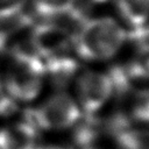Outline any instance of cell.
I'll list each match as a JSON object with an SVG mask.
<instances>
[{
  "instance_id": "2e32d148",
  "label": "cell",
  "mask_w": 149,
  "mask_h": 149,
  "mask_svg": "<svg viewBox=\"0 0 149 149\" xmlns=\"http://www.w3.org/2000/svg\"><path fill=\"white\" fill-rule=\"evenodd\" d=\"M90 1H92V2H94V3H104V2H106V1H108V0H90Z\"/></svg>"
},
{
  "instance_id": "ba28073f",
  "label": "cell",
  "mask_w": 149,
  "mask_h": 149,
  "mask_svg": "<svg viewBox=\"0 0 149 149\" xmlns=\"http://www.w3.org/2000/svg\"><path fill=\"white\" fill-rule=\"evenodd\" d=\"M105 130V122L95 114L80 115L79 120L73 125L72 140L73 144L79 149H92Z\"/></svg>"
},
{
  "instance_id": "9c48e42d",
  "label": "cell",
  "mask_w": 149,
  "mask_h": 149,
  "mask_svg": "<svg viewBox=\"0 0 149 149\" xmlns=\"http://www.w3.org/2000/svg\"><path fill=\"white\" fill-rule=\"evenodd\" d=\"M119 15L129 28H137L149 19V0H115Z\"/></svg>"
},
{
  "instance_id": "5bb4252c",
  "label": "cell",
  "mask_w": 149,
  "mask_h": 149,
  "mask_svg": "<svg viewBox=\"0 0 149 149\" xmlns=\"http://www.w3.org/2000/svg\"><path fill=\"white\" fill-rule=\"evenodd\" d=\"M27 0H0V19L21 13Z\"/></svg>"
},
{
  "instance_id": "52a82bcc",
  "label": "cell",
  "mask_w": 149,
  "mask_h": 149,
  "mask_svg": "<svg viewBox=\"0 0 149 149\" xmlns=\"http://www.w3.org/2000/svg\"><path fill=\"white\" fill-rule=\"evenodd\" d=\"M79 65L78 62L68 54L45 59L44 74H48L55 87H66L76 77Z\"/></svg>"
},
{
  "instance_id": "5b68a950",
  "label": "cell",
  "mask_w": 149,
  "mask_h": 149,
  "mask_svg": "<svg viewBox=\"0 0 149 149\" xmlns=\"http://www.w3.org/2000/svg\"><path fill=\"white\" fill-rule=\"evenodd\" d=\"M30 43L35 52L44 59L68 54L72 36L55 22H43L30 31Z\"/></svg>"
},
{
  "instance_id": "30bf717a",
  "label": "cell",
  "mask_w": 149,
  "mask_h": 149,
  "mask_svg": "<svg viewBox=\"0 0 149 149\" xmlns=\"http://www.w3.org/2000/svg\"><path fill=\"white\" fill-rule=\"evenodd\" d=\"M35 12L45 17H57L76 6V0H33Z\"/></svg>"
},
{
  "instance_id": "9a60e30c",
  "label": "cell",
  "mask_w": 149,
  "mask_h": 149,
  "mask_svg": "<svg viewBox=\"0 0 149 149\" xmlns=\"http://www.w3.org/2000/svg\"><path fill=\"white\" fill-rule=\"evenodd\" d=\"M35 149H66V148L57 147V146H47V147H40V148H35Z\"/></svg>"
},
{
  "instance_id": "7a4b0ae2",
  "label": "cell",
  "mask_w": 149,
  "mask_h": 149,
  "mask_svg": "<svg viewBox=\"0 0 149 149\" xmlns=\"http://www.w3.org/2000/svg\"><path fill=\"white\" fill-rule=\"evenodd\" d=\"M12 63L6 74V90L12 99L31 101L42 88L44 63L28 42L10 52Z\"/></svg>"
},
{
  "instance_id": "8992f818",
  "label": "cell",
  "mask_w": 149,
  "mask_h": 149,
  "mask_svg": "<svg viewBox=\"0 0 149 149\" xmlns=\"http://www.w3.org/2000/svg\"><path fill=\"white\" fill-rule=\"evenodd\" d=\"M37 129L27 121L0 129V149H35Z\"/></svg>"
},
{
  "instance_id": "3957f363",
  "label": "cell",
  "mask_w": 149,
  "mask_h": 149,
  "mask_svg": "<svg viewBox=\"0 0 149 149\" xmlns=\"http://www.w3.org/2000/svg\"><path fill=\"white\" fill-rule=\"evenodd\" d=\"M80 118V109L76 101L65 93H57L36 108L26 112V121L37 130H59L73 127Z\"/></svg>"
},
{
  "instance_id": "8fae6325",
  "label": "cell",
  "mask_w": 149,
  "mask_h": 149,
  "mask_svg": "<svg viewBox=\"0 0 149 149\" xmlns=\"http://www.w3.org/2000/svg\"><path fill=\"white\" fill-rule=\"evenodd\" d=\"M128 115L134 122L149 123V88H142L133 93Z\"/></svg>"
},
{
  "instance_id": "e0dca14e",
  "label": "cell",
  "mask_w": 149,
  "mask_h": 149,
  "mask_svg": "<svg viewBox=\"0 0 149 149\" xmlns=\"http://www.w3.org/2000/svg\"><path fill=\"white\" fill-rule=\"evenodd\" d=\"M92 149H93V148H92Z\"/></svg>"
},
{
  "instance_id": "7c38bea8",
  "label": "cell",
  "mask_w": 149,
  "mask_h": 149,
  "mask_svg": "<svg viewBox=\"0 0 149 149\" xmlns=\"http://www.w3.org/2000/svg\"><path fill=\"white\" fill-rule=\"evenodd\" d=\"M129 64L142 80L149 81V45L136 48V54Z\"/></svg>"
},
{
  "instance_id": "277c9868",
  "label": "cell",
  "mask_w": 149,
  "mask_h": 149,
  "mask_svg": "<svg viewBox=\"0 0 149 149\" xmlns=\"http://www.w3.org/2000/svg\"><path fill=\"white\" fill-rule=\"evenodd\" d=\"M76 91L84 114L88 115L97 114L113 94L107 74L97 71L83 72L77 78Z\"/></svg>"
},
{
  "instance_id": "4fadbf2b",
  "label": "cell",
  "mask_w": 149,
  "mask_h": 149,
  "mask_svg": "<svg viewBox=\"0 0 149 149\" xmlns=\"http://www.w3.org/2000/svg\"><path fill=\"white\" fill-rule=\"evenodd\" d=\"M127 41H130L136 48L149 45V23H144L137 28L126 30Z\"/></svg>"
},
{
  "instance_id": "6da1fadb",
  "label": "cell",
  "mask_w": 149,
  "mask_h": 149,
  "mask_svg": "<svg viewBox=\"0 0 149 149\" xmlns=\"http://www.w3.org/2000/svg\"><path fill=\"white\" fill-rule=\"evenodd\" d=\"M127 41L126 30L111 17L87 19L72 38L76 54L85 61H107Z\"/></svg>"
}]
</instances>
